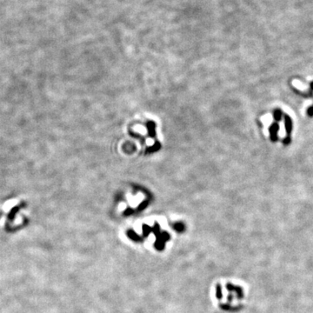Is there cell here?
<instances>
[{
	"instance_id": "obj_1",
	"label": "cell",
	"mask_w": 313,
	"mask_h": 313,
	"mask_svg": "<svg viewBox=\"0 0 313 313\" xmlns=\"http://www.w3.org/2000/svg\"><path fill=\"white\" fill-rule=\"evenodd\" d=\"M279 130V125L277 123H273L270 127V134H271V140L272 142H276L277 140V132Z\"/></svg>"
},
{
	"instance_id": "obj_2",
	"label": "cell",
	"mask_w": 313,
	"mask_h": 313,
	"mask_svg": "<svg viewBox=\"0 0 313 313\" xmlns=\"http://www.w3.org/2000/svg\"><path fill=\"white\" fill-rule=\"evenodd\" d=\"M285 130H286V132L289 137L292 131V121L287 114L285 115Z\"/></svg>"
},
{
	"instance_id": "obj_3",
	"label": "cell",
	"mask_w": 313,
	"mask_h": 313,
	"mask_svg": "<svg viewBox=\"0 0 313 313\" xmlns=\"http://www.w3.org/2000/svg\"><path fill=\"white\" fill-rule=\"evenodd\" d=\"M147 128H148L149 134L151 137H154L155 136V123L153 122H149L147 123Z\"/></svg>"
},
{
	"instance_id": "obj_4",
	"label": "cell",
	"mask_w": 313,
	"mask_h": 313,
	"mask_svg": "<svg viewBox=\"0 0 313 313\" xmlns=\"http://www.w3.org/2000/svg\"><path fill=\"white\" fill-rule=\"evenodd\" d=\"M273 116H274V118L276 121H280L281 118H282V111L281 110L279 109H276L274 111V113H273Z\"/></svg>"
},
{
	"instance_id": "obj_5",
	"label": "cell",
	"mask_w": 313,
	"mask_h": 313,
	"mask_svg": "<svg viewBox=\"0 0 313 313\" xmlns=\"http://www.w3.org/2000/svg\"><path fill=\"white\" fill-rule=\"evenodd\" d=\"M159 148H160V144L159 143H156V144L154 146L148 149V152H152V151H155V150H158Z\"/></svg>"
},
{
	"instance_id": "obj_6",
	"label": "cell",
	"mask_w": 313,
	"mask_h": 313,
	"mask_svg": "<svg viewBox=\"0 0 313 313\" xmlns=\"http://www.w3.org/2000/svg\"><path fill=\"white\" fill-rule=\"evenodd\" d=\"M307 113H308V115H309V116H313V106H310V107L308 109Z\"/></svg>"
},
{
	"instance_id": "obj_7",
	"label": "cell",
	"mask_w": 313,
	"mask_h": 313,
	"mask_svg": "<svg viewBox=\"0 0 313 313\" xmlns=\"http://www.w3.org/2000/svg\"><path fill=\"white\" fill-rule=\"evenodd\" d=\"M291 143V138L290 137H287V138H285V139H284V144H290Z\"/></svg>"
},
{
	"instance_id": "obj_8",
	"label": "cell",
	"mask_w": 313,
	"mask_h": 313,
	"mask_svg": "<svg viewBox=\"0 0 313 313\" xmlns=\"http://www.w3.org/2000/svg\"><path fill=\"white\" fill-rule=\"evenodd\" d=\"M310 90L313 91V82H310Z\"/></svg>"
}]
</instances>
